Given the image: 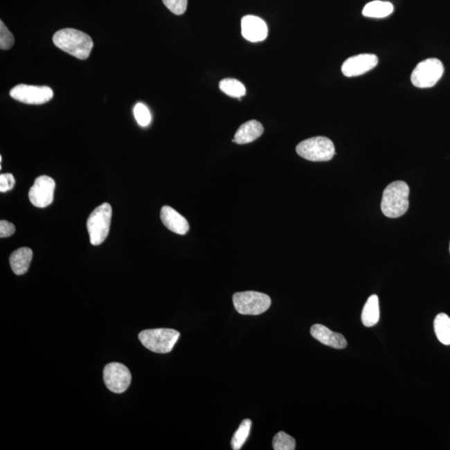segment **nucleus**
I'll return each instance as SVG.
<instances>
[{
  "label": "nucleus",
  "mask_w": 450,
  "mask_h": 450,
  "mask_svg": "<svg viewBox=\"0 0 450 450\" xmlns=\"http://www.w3.org/2000/svg\"><path fill=\"white\" fill-rule=\"evenodd\" d=\"M55 190V180L48 176H40L35 179L34 186L28 192V198L33 206L38 208H45L54 200Z\"/></svg>",
  "instance_id": "obj_10"
},
{
  "label": "nucleus",
  "mask_w": 450,
  "mask_h": 450,
  "mask_svg": "<svg viewBox=\"0 0 450 450\" xmlns=\"http://www.w3.org/2000/svg\"><path fill=\"white\" fill-rule=\"evenodd\" d=\"M296 152L307 161L325 162L333 159L335 148L330 138L318 136L300 143L296 147Z\"/></svg>",
  "instance_id": "obj_5"
},
{
  "label": "nucleus",
  "mask_w": 450,
  "mask_h": 450,
  "mask_svg": "<svg viewBox=\"0 0 450 450\" xmlns=\"http://www.w3.org/2000/svg\"><path fill=\"white\" fill-rule=\"evenodd\" d=\"M134 114L138 124L143 127L148 126L151 122V114L144 104L138 103L134 106Z\"/></svg>",
  "instance_id": "obj_23"
},
{
  "label": "nucleus",
  "mask_w": 450,
  "mask_h": 450,
  "mask_svg": "<svg viewBox=\"0 0 450 450\" xmlns=\"http://www.w3.org/2000/svg\"><path fill=\"white\" fill-rule=\"evenodd\" d=\"M219 89L225 95L232 98H238L240 100L241 97L246 95L245 86L240 80L231 79V78L221 80L219 82Z\"/></svg>",
  "instance_id": "obj_20"
},
{
  "label": "nucleus",
  "mask_w": 450,
  "mask_h": 450,
  "mask_svg": "<svg viewBox=\"0 0 450 450\" xmlns=\"http://www.w3.org/2000/svg\"><path fill=\"white\" fill-rule=\"evenodd\" d=\"M444 71V65L440 60L435 58L425 60L419 63L413 71L412 84L417 88H431L441 79Z\"/></svg>",
  "instance_id": "obj_7"
},
{
  "label": "nucleus",
  "mask_w": 450,
  "mask_h": 450,
  "mask_svg": "<svg viewBox=\"0 0 450 450\" xmlns=\"http://www.w3.org/2000/svg\"><path fill=\"white\" fill-rule=\"evenodd\" d=\"M235 308L240 314L259 315L264 314L271 305V298L267 294L245 291L235 293L233 296Z\"/></svg>",
  "instance_id": "obj_6"
},
{
  "label": "nucleus",
  "mask_w": 450,
  "mask_h": 450,
  "mask_svg": "<svg viewBox=\"0 0 450 450\" xmlns=\"http://www.w3.org/2000/svg\"><path fill=\"white\" fill-rule=\"evenodd\" d=\"M180 336L177 330L154 329L142 331L138 339L146 349L158 354H167L173 350Z\"/></svg>",
  "instance_id": "obj_3"
},
{
  "label": "nucleus",
  "mask_w": 450,
  "mask_h": 450,
  "mask_svg": "<svg viewBox=\"0 0 450 450\" xmlns=\"http://www.w3.org/2000/svg\"><path fill=\"white\" fill-rule=\"evenodd\" d=\"M311 335L323 345L332 347L334 349L343 350L347 347V341L343 335L333 332L332 330L322 325H314L311 327Z\"/></svg>",
  "instance_id": "obj_13"
},
{
  "label": "nucleus",
  "mask_w": 450,
  "mask_h": 450,
  "mask_svg": "<svg viewBox=\"0 0 450 450\" xmlns=\"http://www.w3.org/2000/svg\"><path fill=\"white\" fill-rule=\"evenodd\" d=\"M393 12H394V6L391 3L375 0L367 3L363 8L362 14L366 17L381 19L390 15Z\"/></svg>",
  "instance_id": "obj_18"
},
{
  "label": "nucleus",
  "mask_w": 450,
  "mask_h": 450,
  "mask_svg": "<svg viewBox=\"0 0 450 450\" xmlns=\"http://www.w3.org/2000/svg\"><path fill=\"white\" fill-rule=\"evenodd\" d=\"M112 207L108 203L101 204L89 215L87 228L90 243L100 245L109 235L110 224H111Z\"/></svg>",
  "instance_id": "obj_4"
},
{
  "label": "nucleus",
  "mask_w": 450,
  "mask_h": 450,
  "mask_svg": "<svg viewBox=\"0 0 450 450\" xmlns=\"http://www.w3.org/2000/svg\"><path fill=\"white\" fill-rule=\"evenodd\" d=\"M15 44L14 35L3 22L0 21V48L2 51L10 50Z\"/></svg>",
  "instance_id": "obj_24"
},
{
  "label": "nucleus",
  "mask_w": 450,
  "mask_h": 450,
  "mask_svg": "<svg viewBox=\"0 0 450 450\" xmlns=\"http://www.w3.org/2000/svg\"><path fill=\"white\" fill-rule=\"evenodd\" d=\"M379 297L373 294L368 298L361 314L363 325L366 327H373L377 325L379 321Z\"/></svg>",
  "instance_id": "obj_17"
},
{
  "label": "nucleus",
  "mask_w": 450,
  "mask_h": 450,
  "mask_svg": "<svg viewBox=\"0 0 450 450\" xmlns=\"http://www.w3.org/2000/svg\"><path fill=\"white\" fill-rule=\"evenodd\" d=\"M241 31L245 39L257 43L264 41L268 36L267 24L255 15H246L241 20Z\"/></svg>",
  "instance_id": "obj_12"
},
{
  "label": "nucleus",
  "mask_w": 450,
  "mask_h": 450,
  "mask_svg": "<svg viewBox=\"0 0 450 450\" xmlns=\"http://www.w3.org/2000/svg\"><path fill=\"white\" fill-rule=\"evenodd\" d=\"M163 3L172 13L181 15L186 13L188 0H163Z\"/></svg>",
  "instance_id": "obj_25"
},
{
  "label": "nucleus",
  "mask_w": 450,
  "mask_h": 450,
  "mask_svg": "<svg viewBox=\"0 0 450 450\" xmlns=\"http://www.w3.org/2000/svg\"><path fill=\"white\" fill-rule=\"evenodd\" d=\"M379 63L378 57L371 54H362L352 56L342 65L343 75L346 77H355L365 75L373 69Z\"/></svg>",
  "instance_id": "obj_11"
},
{
  "label": "nucleus",
  "mask_w": 450,
  "mask_h": 450,
  "mask_svg": "<svg viewBox=\"0 0 450 450\" xmlns=\"http://www.w3.org/2000/svg\"><path fill=\"white\" fill-rule=\"evenodd\" d=\"M296 447V440L288 433L279 432L273 437V448L275 450H294Z\"/></svg>",
  "instance_id": "obj_22"
},
{
  "label": "nucleus",
  "mask_w": 450,
  "mask_h": 450,
  "mask_svg": "<svg viewBox=\"0 0 450 450\" xmlns=\"http://www.w3.org/2000/svg\"><path fill=\"white\" fill-rule=\"evenodd\" d=\"M252 422L251 420H244L240 427L237 429L231 440V447L234 450H239L243 447L251 433Z\"/></svg>",
  "instance_id": "obj_21"
},
{
  "label": "nucleus",
  "mask_w": 450,
  "mask_h": 450,
  "mask_svg": "<svg viewBox=\"0 0 450 450\" xmlns=\"http://www.w3.org/2000/svg\"><path fill=\"white\" fill-rule=\"evenodd\" d=\"M103 375L106 387L116 394L128 390L132 379L128 368L120 363H109L105 367Z\"/></svg>",
  "instance_id": "obj_9"
},
{
  "label": "nucleus",
  "mask_w": 450,
  "mask_h": 450,
  "mask_svg": "<svg viewBox=\"0 0 450 450\" xmlns=\"http://www.w3.org/2000/svg\"><path fill=\"white\" fill-rule=\"evenodd\" d=\"M15 179L12 174H2L0 175V192L6 193L13 189Z\"/></svg>",
  "instance_id": "obj_26"
},
{
  "label": "nucleus",
  "mask_w": 450,
  "mask_h": 450,
  "mask_svg": "<svg viewBox=\"0 0 450 450\" xmlns=\"http://www.w3.org/2000/svg\"><path fill=\"white\" fill-rule=\"evenodd\" d=\"M410 187L404 181H395L384 190L381 210L388 218L396 219L403 216L408 210Z\"/></svg>",
  "instance_id": "obj_2"
},
{
  "label": "nucleus",
  "mask_w": 450,
  "mask_h": 450,
  "mask_svg": "<svg viewBox=\"0 0 450 450\" xmlns=\"http://www.w3.org/2000/svg\"><path fill=\"white\" fill-rule=\"evenodd\" d=\"M264 133V127L257 120H251L241 125L235 133L233 142L238 145L249 144L257 140Z\"/></svg>",
  "instance_id": "obj_15"
},
{
  "label": "nucleus",
  "mask_w": 450,
  "mask_h": 450,
  "mask_svg": "<svg viewBox=\"0 0 450 450\" xmlns=\"http://www.w3.org/2000/svg\"><path fill=\"white\" fill-rule=\"evenodd\" d=\"M10 95L24 104L43 105L52 100L54 93L48 86L19 84L10 90Z\"/></svg>",
  "instance_id": "obj_8"
},
{
  "label": "nucleus",
  "mask_w": 450,
  "mask_h": 450,
  "mask_svg": "<svg viewBox=\"0 0 450 450\" xmlns=\"http://www.w3.org/2000/svg\"><path fill=\"white\" fill-rule=\"evenodd\" d=\"M449 252H450V244H449Z\"/></svg>",
  "instance_id": "obj_28"
},
{
  "label": "nucleus",
  "mask_w": 450,
  "mask_h": 450,
  "mask_svg": "<svg viewBox=\"0 0 450 450\" xmlns=\"http://www.w3.org/2000/svg\"><path fill=\"white\" fill-rule=\"evenodd\" d=\"M161 219L168 230L175 234L186 235L190 230L189 222L185 217L170 206H163L161 208Z\"/></svg>",
  "instance_id": "obj_14"
},
{
  "label": "nucleus",
  "mask_w": 450,
  "mask_h": 450,
  "mask_svg": "<svg viewBox=\"0 0 450 450\" xmlns=\"http://www.w3.org/2000/svg\"><path fill=\"white\" fill-rule=\"evenodd\" d=\"M53 42L61 51L80 60L88 59L93 47L90 36L75 28H64L56 32Z\"/></svg>",
  "instance_id": "obj_1"
},
{
  "label": "nucleus",
  "mask_w": 450,
  "mask_h": 450,
  "mask_svg": "<svg viewBox=\"0 0 450 450\" xmlns=\"http://www.w3.org/2000/svg\"><path fill=\"white\" fill-rule=\"evenodd\" d=\"M15 232V225L6 220L0 221V237L1 238H7L13 235Z\"/></svg>",
  "instance_id": "obj_27"
},
{
  "label": "nucleus",
  "mask_w": 450,
  "mask_h": 450,
  "mask_svg": "<svg viewBox=\"0 0 450 450\" xmlns=\"http://www.w3.org/2000/svg\"><path fill=\"white\" fill-rule=\"evenodd\" d=\"M32 258L33 251L30 248H20L12 253L10 263L16 276L24 275L28 271Z\"/></svg>",
  "instance_id": "obj_16"
},
{
  "label": "nucleus",
  "mask_w": 450,
  "mask_h": 450,
  "mask_svg": "<svg viewBox=\"0 0 450 450\" xmlns=\"http://www.w3.org/2000/svg\"><path fill=\"white\" fill-rule=\"evenodd\" d=\"M433 327L440 342L444 345H450V318L448 315L444 313L438 314Z\"/></svg>",
  "instance_id": "obj_19"
}]
</instances>
